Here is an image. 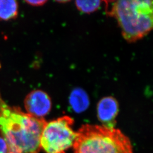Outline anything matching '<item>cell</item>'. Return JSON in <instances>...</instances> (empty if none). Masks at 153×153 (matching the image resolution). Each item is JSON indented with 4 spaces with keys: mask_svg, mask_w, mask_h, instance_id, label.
Here are the masks:
<instances>
[{
    "mask_svg": "<svg viewBox=\"0 0 153 153\" xmlns=\"http://www.w3.org/2000/svg\"><path fill=\"white\" fill-rule=\"evenodd\" d=\"M18 5L14 0H0V19L8 21L18 15Z\"/></svg>",
    "mask_w": 153,
    "mask_h": 153,
    "instance_id": "obj_8",
    "label": "cell"
},
{
    "mask_svg": "<svg viewBox=\"0 0 153 153\" xmlns=\"http://www.w3.org/2000/svg\"><path fill=\"white\" fill-rule=\"evenodd\" d=\"M118 112L119 105L115 98L105 97L99 101L97 106L98 117L104 126L114 128Z\"/></svg>",
    "mask_w": 153,
    "mask_h": 153,
    "instance_id": "obj_6",
    "label": "cell"
},
{
    "mask_svg": "<svg viewBox=\"0 0 153 153\" xmlns=\"http://www.w3.org/2000/svg\"><path fill=\"white\" fill-rule=\"evenodd\" d=\"M108 14L115 18L126 41L142 38L153 27V1L122 0L114 2Z\"/></svg>",
    "mask_w": 153,
    "mask_h": 153,
    "instance_id": "obj_2",
    "label": "cell"
},
{
    "mask_svg": "<svg viewBox=\"0 0 153 153\" xmlns=\"http://www.w3.org/2000/svg\"><path fill=\"white\" fill-rule=\"evenodd\" d=\"M46 1H26V2L28 4L31 5L32 6H41L44 5V4L46 2Z\"/></svg>",
    "mask_w": 153,
    "mask_h": 153,
    "instance_id": "obj_11",
    "label": "cell"
},
{
    "mask_svg": "<svg viewBox=\"0 0 153 153\" xmlns=\"http://www.w3.org/2000/svg\"><path fill=\"white\" fill-rule=\"evenodd\" d=\"M73 124V119L68 116L46 122L40 137L41 149L46 153H66L77 136Z\"/></svg>",
    "mask_w": 153,
    "mask_h": 153,
    "instance_id": "obj_4",
    "label": "cell"
},
{
    "mask_svg": "<svg viewBox=\"0 0 153 153\" xmlns=\"http://www.w3.org/2000/svg\"><path fill=\"white\" fill-rule=\"evenodd\" d=\"M76 133L74 153H133L129 139L119 129L86 124Z\"/></svg>",
    "mask_w": 153,
    "mask_h": 153,
    "instance_id": "obj_3",
    "label": "cell"
},
{
    "mask_svg": "<svg viewBox=\"0 0 153 153\" xmlns=\"http://www.w3.org/2000/svg\"><path fill=\"white\" fill-rule=\"evenodd\" d=\"M25 107L27 114L38 118H43L52 108V102L48 95L42 90H33L27 95Z\"/></svg>",
    "mask_w": 153,
    "mask_h": 153,
    "instance_id": "obj_5",
    "label": "cell"
},
{
    "mask_svg": "<svg viewBox=\"0 0 153 153\" xmlns=\"http://www.w3.org/2000/svg\"><path fill=\"white\" fill-rule=\"evenodd\" d=\"M69 102L72 109L77 113L83 112L89 105L88 94L81 88H76L71 92Z\"/></svg>",
    "mask_w": 153,
    "mask_h": 153,
    "instance_id": "obj_7",
    "label": "cell"
},
{
    "mask_svg": "<svg viewBox=\"0 0 153 153\" xmlns=\"http://www.w3.org/2000/svg\"><path fill=\"white\" fill-rule=\"evenodd\" d=\"M77 9L85 13H91L98 10L101 5L100 1H76Z\"/></svg>",
    "mask_w": 153,
    "mask_h": 153,
    "instance_id": "obj_9",
    "label": "cell"
},
{
    "mask_svg": "<svg viewBox=\"0 0 153 153\" xmlns=\"http://www.w3.org/2000/svg\"><path fill=\"white\" fill-rule=\"evenodd\" d=\"M46 121L7 104L0 93V133L7 153H39L40 137Z\"/></svg>",
    "mask_w": 153,
    "mask_h": 153,
    "instance_id": "obj_1",
    "label": "cell"
},
{
    "mask_svg": "<svg viewBox=\"0 0 153 153\" xmlns=\"http://www.w3.org/2000/svg\"><path fill=\"white\" fill-rule=\"evenodd\" d=\"M7 153V146L5 140L0 136V153Z\"/></svg>",
    "mask_w": 153,
    "mask_h": 153,
    "instance_id": "obj_10",
    "label": "cell"
}]
</instances>
